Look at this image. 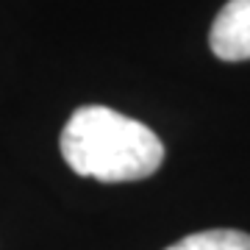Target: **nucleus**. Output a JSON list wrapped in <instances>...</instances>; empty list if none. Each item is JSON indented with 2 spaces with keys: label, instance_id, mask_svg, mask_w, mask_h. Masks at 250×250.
I'll return each instance as SVG.
<instances>
[{
  "label": "nucleus",
  "instance_id": "7ed1b4c3",
  "mask_svg": "<svg viewBox=\"0 0 250 250\" xmlns=\"http://www.w3.org/2000/svg\"><path fill=\"white\" fill-rule=\"evenodd\" d=\"M167 250H250V233L231 231V228H214V231L184 236Z\"/></svg>",
  "mask_w": 250,
  "mask_h": 250
},
{
  "label": "nucleus",
  "instance_id": "f03ea898",
  "mask_svg": "<svg viewBox=\"0 0 250 250\" xmlns=\"http://www.w3.org/2000/svg\"><path fill=\"white\" fill-rule=\"evenodd\" d=\"M211 53L223 62L250 59V0H228L211 22Z\"/></svg>",
  "mask_w": 250,
  "mask_h": 250
},
{
  "label": "nucleus",
  "instance_id": "f257e3e1",
  "mask_svg": "<svg viewBox=\"0 0 250 250\" xmlns=\"http://www.w3.org/2000/svg\"><path fill=\"white\" fill-rule=\"evenodd\" d=\"M62 153L78 175L106 184L147 178L164 161V145L139 120L106 106H81L62 131Z\"/></svg>",
  "mask_w": 250,
  "mask_h": 250
}]
</instances>
